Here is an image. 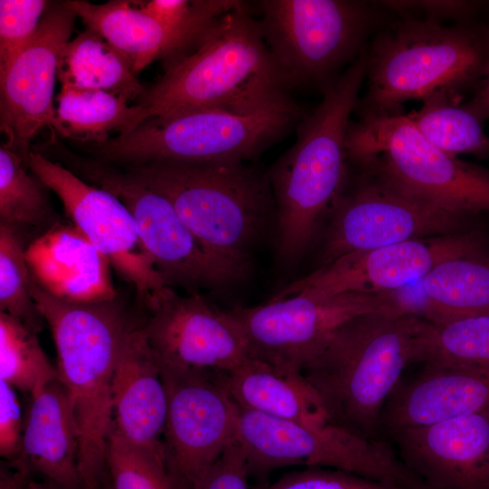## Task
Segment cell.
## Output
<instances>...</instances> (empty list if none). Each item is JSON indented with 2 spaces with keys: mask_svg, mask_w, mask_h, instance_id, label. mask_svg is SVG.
<instances>
[{
  "mask_svg": "<svg viewBox=\"0 0 489 489\" xmlns=\"http://www.w3.org/2000/svg\"><path fill=\"white\" fill-rule=\"evenodd\" d=\"M219 377L241 408L302 423H327L317 395L302 373L286 372L248 358Z\"/></svg>",
  "mask_w": 489,
  "mask_h": 489,
  "instance_id": "obj_24",
  "label": "cell"
},
{
  "mask_svg": "<svg viewBox=\"0 0 489 489\" xmlns=\"http://www.w3.org/2000/svg\"><path fill=\"white\" fill-rule=\"evenodd\" d=\"M485 248L484 236L468 230L353 252L292 282L272 300L298 293L330 297L393 292L419 282L443 261Z\"/></svg>",
  "mask_w": 489,
  "mask_h": 489,
  "instance_id": "obj_16",
  "label": "cell"
},
{
  "mask_svg": "<svg viewBox=\"0 0 489 489\" xmlns=\"http://www.w3.org/2000/svg\"><path fill=\"white\" fill-rule=\"evenodd\" d=\"M46 187L29 169L26 160L6 145L0 148V222L17 228L48 230L55 211Z\"/></svg>",
  "mask_w": 489,
  "mask_h": 489,
  "instance_id": "obj_31",
  "label": "cell"
},
{
  "mask_svg": "<svg viewBox=\"0 0 489 489\" xmlns=\"http://www.w3.org/2000/svg\"><path fill=\"white\" fill-rule=\"evenodd\" d=\"M419 286L425 319L489 312V249L439 263L419 281Z\"/></svg>",
  "mask_w": 489,
  "mask_h": 489,
  "instance_id": "obj_26",
  "label": "cell"
},
{
  "mask_svg": "<svg viewBox=\"0 0 489 489\" xmlns=\"http://www.w3.org/2000/svg\"><path fill=\"white\" fill-rule=\"evenodd\" d=\"M76 14L66 1L50 2L31 41L0 68V127L5 145L25 160L31 141L44 127L53 129L55 81Z\"/></svg>",
  "mask_w": 489,
  "mask_h": 489,
  "instance_id": "obj_17",
  "label": "cell"
},
{
  "mask_svg": "<svg viewBox=\"0 0 489 489\" xmlns=\"http://www.w3.org/2000/svg\"><path fill=\"white\" fill-rule=\"evenodd\" d=\"M29 396L22 454L16 461L39 477L83 486L79 471V431L65 387L56 378Z\"/></svg>",
  "mask_w": 489,
  "mask_h": 489,
  "instance_id": "obj_23",
  "label": "cell"
},
{
  "mask_svg": "<svg viewBox=\"0 0 489 489\" xmlns=\"http://www.w3.org/2000/svg\"><path fill=\"white\" fill-rule=\"evenodd\" d=\"M489 368V312L430 321L422 318L413 363Z\"/></svg>",
  "mask_w": 489,
  "mask_h": 489,
  "instance_id": "obj_29",
  "label": "cell"
},
{
  "mask_svg": "<svg viewBox=\"0 0 489 489\" xmlns=\"http://www.w3.org/2000/svg\"><path fill=\"white\" fill-rule=\"evenodd\" d=\"M349 164L369 165L408 193L452 213L489 212V169L429 141L400 113L350 120Z\"/></svg>",
  "mask_w": 489,
  "mask_h": 489,
  "instance_id": "obj_10",
  "label": "cell"
},
{
  "mask_svg": "<svg viewBox=\"0 0 489 489\" xmlns=\"http://www.w3.org/2000/svg\"><path fill=\"white\" fill-rule=\"evenodd\" d=\"M122 168L163 195L209 251L251 265V247L275 210L266 174L242 161L159 160Z\"/></svg>",
  "mask_w": 489,
  "mask_h": 489,
  "instance_id": "obj_6",
  "label": "cell"
},
{
  "mask_svg": "<svg viewBox=\"0 0 489 489\" xmlns=\"http://www.w3.org/2000/svg\"><path fill=\"white\" fill-rule=\"evenodd\" d=\"M459 95L439 91L422 100L417 111L406 114L434 145L452 155L489 157V136L483 120L467 105H458Z\"/></svg>",
  "mask_w": 489,
  "mask_h": 489,
  "instance_id": "obj_30",
  "label": "cell"
},
{
  "mask_svg": "<svg viewBox=\"0 0 489 489\" xmlns=\"http://www.w3.org/2000/svg\"><path fill=\"white\" fill-rule=\"evenodd\" d=\"M47 156L126 206L167 286L181 287L189 293L222 291L248 276L250 266L209 251L163 195L128 170L79 153L61 139L49 145Z\"/></svg>",
  "mask_w": 489,
  "mask_h": 489,
  "instance_id": "obj_8",
  "label": "cell"
},
{
  "mask_svg": "<svg viewBox=\"0 0 489 489\" xmlns=\"http://www.w3.org/2000/svg\"><path fill=\"white\" fill-rule=\"evenodd\" d=\"M111 407L112 432L133 446L164 455L167 391L143 321L128 333L120 351L113 373Z\"/></svg>",
  "mask_w": 489,
  "mask_h": 489,
  "instance_id": "obj_20",
  "label": "cell"
},
{
  "mask_svg": "<svg viewBox=\"0 0 489 489\" xmlns=\"http://www.w3.org/2000/svg\"><path fill=\"white\" fill-rule=\"evenodd\" d=\"M24 417L17 390L0 379V455L6 462L21 456Z\"/></svg>",
  "mask_w": 489,
  "mask_h": 489,
  "instance_id": "obj_40",
  "label": "cell"
},
{
  "mask_svg": "<svg viewBox=\"0 0 489 489\" xmlns=\"http://www.w3.org/2000/svg\"><path fill=\"white\" fill-rule=\"evenodd\" d=\"M489 409V368L425 366L402 379L387 401L380 436L399 429L428 426Z\"/></svg>",
  "mask_w": 489,
  "mask_h": 489,
  "instance_id": "obj_21",
  "label": "cell"
},
{
  "mask_svg": "<svg viewBox=\"0 0 489 489\" xmlns=\"http://www.w3.org/2000/svg\"><path fill=\"white\" fill-rule=\"evenodd\" d=\"M66 2L87 28L99 34L129 61L136 73L157 59H163L166 68L171 62L173 49L168 32L137 1Z\"/></svg>",
  "mask_w": 489,
  "mask_h": 489,
  "instance_id": "obj_25",
  "label": "cell"
},
{
  "mask_svg": "<svg viewBox=\"0 0 489 489\" xmlns=\"http://www.w3.org/2000/svg\"><path fill=\"white\" fill-rule=\"evenodd\" d=\"M236 440L244 451L249 473L302 465L336 469L404 489H429L401 461L388 439L364 438L329 423L286 420L238 407Z\"/></svg>",
  "mask_w": 489,
  "mask_h": 489,
  "instance_id": "obj_11",
  "label": "cell"
},
{
  "mask_svg": "<svg viewBox=\"0 0 489 489\" xmlns=\"http://www.w3.org/2000/svg\"><path fill=\"white\" fill-rule=\"evenodd\" d=\"M143 330L161 370L225 373L249 356L247 340L228 310L200 293L174 289L148 311Z\"/></svg>",
  "mask_w": 489,
  "mask_h": 489,
  "instance_id": "obj_18",
  "label": "cell"
},
{
  "mask_svg": "<svg viewBox=\"0 0 489 489\" xmlns=\"http://www.w3.org/2000/svg\"><path fill=\"white\" fill-rule=\"evenodd\" d=\"M0 489H86L68 486L35 475L19 461L1 463Z\"/></svg>",
  "mask_w": 489,
  "mask_h": 489,
  "instance_id": "obj_41",
  "label": "cell"
},
{
  "mask_svg": "<svg viewBox=\"0 0 489 489\" xmlns=\"http://www.w3.org/2000/svg\"><path fill=\"white\" fill-rule=\"evenodd\" d=\"M49 5L44 0L0 1V68L31 41Z\"/></svg>",
  "mask_w": 489,
  "mask_h": 489,
  "instance_id": "obj_36",
  "label": "cell"
},
{
  "mask_svg": "<svg viewBox=\"0 0 489 489\" xmlns=\"http://www.w3.org/2000/svg\"><path fill=\"white\" fill-rule=\"evenodd\" d=\"M482 82L473 100L466 104L484 121L489 119V69Z\"/></svg>",
  "mask_w": 489,
  "mask_h": 489,
  "instance_id": "obj_42",
  "label": "cell"
},
{
  "mask_svg": "<svg viewBox=\"0 0 489 489\" xmlns=\"http://www.w3.org/2000/svg\"><path fill=\"white\" fill-rule=\"evenodd\" d=\"M56 125L61 139L100 143L110 131L127 133L139 124L141 108L124 97L96 89L62 85L56 97Z\"/></svg>",
  "mask_w": 489,
  "mask_h": 489,
  "instance_id": "obj_27",
  "label": "cell"
},
{
  "mask_svg": "<svg viewBox=\"0 0 489 489\" xmlns=\"http://www.w3.org/2000/svg\"><path fill=\"white\" fill-rule=\"evenodd\" d=\"M398 292H347L330 297L298 293L228 312L242 329L249 356L281 370L302 373L340 325L361 314H408Z\"/></svg>",
  "mask_w": 489,
  "mask_h": 489,
  "instance_id": "obj_13",
  "label": "cell"
},
{
  "mask_svg": "<svg viewBox=\"0 0 489 489\" xmlns=\"http://www.w3.org/2000/svg\"><path fill=\"white\" fill-rule=\"evenodd\" d=\"M288 90L251 5L240 1L193 53L145 88L138 125L206 108L261 111L291 101Z\"/></svg>",
  "mask_w": 489,
  "mask_h": 489,
  "instance_id": "obj_2",
  "label": "cell"
},
{
  "mask_svg": "<svg viewBox=\"0 0 489 489\" xmlns=\"http://www.w3.org/2000/svg\"><path fill=\"white\" fill-rule=\"evenodd\" d=\"M264 38L289 89L331 84L387 22L378 2L262 0L254 4Z\"/></svg>",
  "mask_w": 489,
  "mask_h": 489,
  "instance_id": "obj_9",
  "label": "cell"
},
{
  "mask_svg": "<svg viewBox=\"0 0 489 489\" xmlns=\"http://www.w3.org/2000/svg\"><path fill=\"white\" fill-rule=\"evenodd\" d=\"M350 167L325 225L319 267L353 252L470 230V217L408 193L371 166Z\"/></svg>",
  "mask_w": 489,
  "mask_h": 489,
  "instance_id": "obj_12",
  "label": "cell"
},
{
  "mask_svg": "<svg viewBox=\"0 0 489 489\" xmlns=\"http://www.w3.org/2000/svg\"><path fill=\"white\" fill-rule=\"evenodd\" d=\"M489 69V23L388 22L367 49V90L360 118L400 114L402 104L439 91L459 95ZM365 79V80H366Z\"/></svg>",
  "mask_w": 489,
  "mask_h": 489,
  "instance_id": "obj_5",
  "label": "cell"
},
{
  "mask_svg": "<svg viewBox=\"0 0 489 489\" xmlns=\"http://www.w3.org/2000/svg\"><path fill=\"white\" fill-rule=\"evenodd\" d=\"M422 317L370 312L335 330L302 375L327 423L368 439L379 434L383 408L413 363Z\"/></svg>",
  "mask_w": 489,
  "mask_h": 489,
  "instance_id": "obj_4",
  "label": "cell"
},
{
  "mask_svg": "<svg viewBox=\"0 0 489 489\" xmlns=\"http://www.w3.org/2000/svg\"><path fill=\"white\" fill-rule=\"evenodd\" d=\"M31 277L49 294L92 303L118 296L110 262L72 224L56 223L26 246Z\"/></svg>",
  "mask_w": 489,
  "mask_h": 489,
  "instance_id": "obj_22",
  "label": "cell"
},
{
  "mask_svg": "<svg viewBox=\"0 0 489 489\" xmlns=\"http://www.w3.org/2000/svg\"><path fill=\"white\" fill-rule=\"evenodd\" d=\"M238 0H149L138 5L168 32L173 49L169 68L193 53Z\"/></svg>",
  "mask_w": 489,
  "mask_h": 489,
  "instance_id": "obj_32",
  "label": "cell"
},
{
  "mask_svg": "<svg viewBox=\"0 0 489 489\" xmlns=\"http://www.w3.org/2000/svg\"><path fill=\"white\" fill-rule=\"evenodd\" d=\"M56 378L57 368L49 361L37 333L0 312V379L31 395Z\"/></svg>",
  "mask_w": 489,
  "mask_h": 489,
  "instance_id": "obj_33",
  "label": "cell"
},
{
  "mask_svg": "<svg viewBox=\"0 0 489 489\" xmlns=\"http://www.w3.org/2000/svg\"><path fill=\"white\" fill-rule=\"evenodd\" d=\"M305 115L293 99L256 112L198 109L148 119L100 143L72 145L79 153L121 168L159 160L245 162Z\"/></svg>",
  "mask_w": 489,
  "mask_h": 489,
  "instance_id": "obj_7",
  "label": "cell"
},
{
  "mask_svg": "<svg viewBox=\"0 0 489 489\" xmlns=\"http://www.w3.org/2000/svg\"><path fill=\"white\" fill-rule=\"evenodd\" d=\"M129 61L87 28L69 41L58 67L62 85L102 90L137 101L145 91Z\"/></svg>",
  "mask_w": 489,
  "mask_h": 489,
  "instance_id": "obj_28",
  "label": "cell"
},
{
  "mask_svg": "<svg viewBox=\"0 0 489 489\" xmlns=\"http://www.w3.org/2000/svg\"><path fill=\"white\" fill-rule=\"evenodd\" d=\"M263 489H404L354 474L321 467L288 474Z\"/></svg>",
  "mask_w": 489,
  "mask_h": 489,
  "instance_id": "obj_38",
  "label": "cell"
},
{
  "mask_svg": "<svg viewBox=\"0 0 489 489\" xmlns=\"http://www.w3.org/2000/svg\"><path fill=\"white\" fill-rule=\"evenodd\" d=\"M26 246L19 228L0 222V312L18 319L38 334L44 320L30 292Z\"/></svg>",
  "mask_w": 489,
  "mask_h": 489,
  "instance_id": "obj_34",
  "label": "cell"
},
{
  "mask_svg": "<svg viewBox=\"0 0 489 489\" xmlns=\"http://www.w3.org/2000/svg\"><path fill=\"white\" fill-rule=\"evenodd\" d=\"M99 489H177L164 455L133 446L114 432L108 439Z\"/></svg>",
  "mask_w": 489,
  "mask_h": 489,
  "instance_id": "obj_35",
  "label": "cell"
},
{
  "mask_svg": "<svg viewBox=\"0 0 489 489\" xmlns=\"http://www.w3.org/2000/svg\"><path fill=\"white\" fill-rule=\"evenodd\" d=\"M247 460L237 440L199 477L192 489H248Z\"/></svg>",
  "mask_w": 489,
  "mask_h": 489,
  "instance_id": "obj_39",
  "label": "cell"
},
{
  "mask_svg": "<svg viewBox=\"0 0 489 489\" xmlns=\"http://www.w3.org/2000/svg\"><path fill=\"white\" fill-rule=\"evenodd\" d=\"M367 52L325 90L317 108L296 126V141L271 167L278 257L294 265L328 222L350 174L346 139L366 79Z\"/></svg>",
  "mask_w": 489,
  "mask_h": 489,
  "instance_id": "obj_1",
  "label": "cell"
},
{
  "mask_svg": "<svg viewBox=\"0 0 489 489\" xmlns=\"http://www.w3.org/2000/svg\"><path fill=\"white\" fill-rule=\"evenodd\" d=\"M161 372L168 398L165 460L177 489H192L236 440L238 407L218 373Z\"/></svg>",
  "mask_w": 489,
  "mask_h": 489,
  "instance_id": "obj_15",
  "label": "cell"
},
{
  "mask_svg": "<svg viewBox=\"0 0 489 489\" xmlns=\"http://www.w3.org/2000/svg\"><path fill=\"white\" fill-rule=\"evenodd\" d=\"M387 12L399 18H411L445 24L467 23L476 20L484 3L465 0H398L377 1Z\"/></svg>",
  "mask_w": 489,
  "mask_h": 489,
  "instance_id": "obj_37",
  "label": "cell"
},
{
  "mask_svg": "<svg viewBox=\"0 0 489 489\" xmlns=\"http://www.w3.org/2000/svg\"><path fill=\"white\" fill-rule=\"evenodd\" d=\"M26 164L59 197L72 225L106 256L118 275L133 287L147 311L166 297L173 288L165 284L131 215L115 196L89 184L34 149Z\"/></svg>",
  "mask_w": 489,
  "mask_h": 489,
  "instance_id": "obj_14",
  "label": "cell"
},
{
  "mask_svg": "<svg viewBox=\"0 0 489 489\" xmlns=\"http://www.w3.org/2000/svg\"><path fill=\"white\" fill-rule=\"evenodd\" d=\"M31 295L49 325L80 437L79 471L86 489H99L112 428L111 386L128 333L140 321L116 298L92 303L60 300L31 278Z\"/></svg>",
  "mask_w": 489,
  "mask_h": 489,
  "instance_id": "obj_3",
  "label": "cell"
},
{
  "mask_svg": "<svg viewBox=\"0 0 489 489\" xmlns=\"http://www.w3.org/2000/svg\"><path fill=\"white\" fill-rule=\"evenodd\" d=\"M386 438L429 489H489V409Z\"/></svg>",
  "mask_w": 489,
  "mask_h": 489,
  "instance_id": "obj_19",
  "label": "cell"
}]
</instances>
